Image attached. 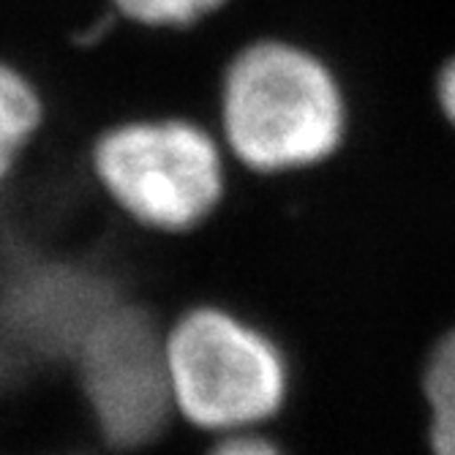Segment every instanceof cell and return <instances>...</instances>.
I'll return each instance as SVG.
<instances>
[{
    "mask_svg": "<svg viewBox=\"0 0 455 455\" xmlns=\"http://www.w3.org/2000/svg\"><path fill=\"white\" fill-rule=\"evenodd\" d=\"M347 117L336 71L300 38H251L224 66L216 132L243 175L283 180L322 167L341 150Z\"/></svg>",
    "mask_w": 455,
    "mask_h": 455,
    "instance_id": "cell-1",
    "label": "cell"
},
{
    "mask_svg": "<svg viewBox=\"0 0 455 455\" xmlns=\"http://www.w3.org/2000/svg\"><path fill=\"white\" fill-rule=\"evenodd\" d=\"M175 423L204 439L273 431L295 395V365L281 336L229 303L199 300L161 333Z\"/></svg>",
    "mask_w": 455,
    "mask_h": 455,
    "instance_id": "cell-2",
    "label": "cell"
},
{
    "mask_svg": "<svg viewBox=\"0 0 455 455\" xmlns=\"http://www.w3.org/2000/svg\"><path fill=\"white\" fill-rule=\"evenodd\" d=\"M88 170L115 216L156 237H186L211 224L235 180L219 132L175 112L112 123L93 140Z\"/></svg>",
    "mask_w": 455,
    "mask_h": 455,
    "instance_id": "cell-3",
    "label": "cell"
},
{
    "mask_svg": "<svg viewBox=\"0 0 455 455\" xmlns=\"http://www.w3.org/2000/svg\"><path fill=\"white\" fill-rule=\"evenodd\" d=\"M164 322L145 300L123 298L88 330L74 355L82 403L112 452L145 447L175 428L161 355Z\"/></svg>",
    "mask_w": 455,
    "mask_h": 455,
    "instance_id": "cell-4",
    "label": "cell"
},
{
    "mask_svg": "<svg viewBox=\"0 0 455 455\" xmlns=\"http://www.w3.org/2000/svg\"><path fill=\"white\" fill-rule=\"evenodd\" d=\"M47 126V101L36 79L0 58V194L14 180L25 153Z\"/></svg>",
    "mask_w": 455,
    "mask_h": 455,
    "instance_id": "cell-5",
    "label": "cell"
},
{
    "mask_svg": "<svg viewBox=\"0 0 455 455\" xmlns=\"http://www.w3.org/2000/svg\"><path fill=\"white\" fill-rule=\"evenodd\" d=\"M423 393L431 409V450L434 455H455V330L434 347Z\"/></svg>",
    "mask_w": 455,
    "mask_h": 455,
    "instance_id": "cell-6",
    "label": "cell"
},
{
    "mask_svg": "<svg viewBox=\"0 0 455 455\" xmlns=\"http://www.w3.org/2000/svg\"><path fill=\"white\" fill-rule=\"evenodd\" d=\"M115 9L145 28H191L219 14L229 0H112Z\"/></svg>",
    "mask_w": 455,
    "mask_h": 455,
    "instance_id": "cell-7",
    "label": "cell"
},
{
    "mask_svg": "<svg viewBox=\"0 0 455 455\" xmlns=\"http://www.w3.org/2000/svg\"><path fill=\"white\" fill-rule=\"evenodd\" d=\"M202 455H292L273 431H248L211 439Z\"/></svg>",
    "mask_w": 455,
    "mask_h": 455,
    "instance_id": "cell-8",
    "label": "cell"
},
{
    "mask_svg": "<svg viewBox=\"0 0 455 455\" xmlns=\"http://www.w3.org/2000/svg\"><path fill=\"white\" fill-rule=\"evenodd\" d=\"M436 93H439L442 112L447 115V120L455 126V58L442 68L439 82H436Z\"/></svg>",
    "mask_w": 455,
    "mask_h": 455,
    "instance_id": "cell-9",
    "label": "cell"
}]
</instances>
